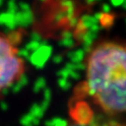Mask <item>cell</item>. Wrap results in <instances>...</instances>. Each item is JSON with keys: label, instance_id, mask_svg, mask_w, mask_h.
<instances>
[{"label": "cell", "instance_id": "obj_1", "mask_svg": "<svg viewBox=\"0 0 126 126\" xmlns=\"http://www.w3.org/2000/svg\"><path fill=\"white\" fill-rule=\"evenodd\" d=\"M86 83L103 110L126 113V46L115 42L95 46L87 59Z\"/></svg>", "mask_w": 126, "mask_h": 126}, {"label": "cell", "instance_id": "obj_2", "mask_svg": "<svg viewBox=\"0 0 126 126\" xmlns=\"http://www.w3.org/2000/svg\"><path fill=\"white\" fill-rule=\"evenodd\" d=\"M25 63L18 49L7 36L0 35V94L21 79Z\"/></svg>", "mask_w": 126, "mask_h": 126}, {"label": "cell", "instance_id": "obj_3", "mask_svg": "<svg viewBox=\"0 0 126 126\" xmlns=\"http://www.w3.org/2000/svg\"><path fill=\"white\" fill-rule=\"evenodd\" d=\"M102 126H126V125L121 124V123H119V122H107V123H105V124H103Z\"/></svg>", "mask_w": 126, "mask_h": 126}, {"label": "cell", "instance_id": "obj_4", "mask_svg": "<svg viewBox=\"0 0 126 126\" xmlns=\"http://www.w3.org/2000/svg\"><path fill=\"white\" fill-rule=\"evenodd\" d=\"M70 126H93V125H90V124H82V123H79V124H72V125Z\"/></svg>", "mask_w": 126, "mask_h": 126}]
</instances>
